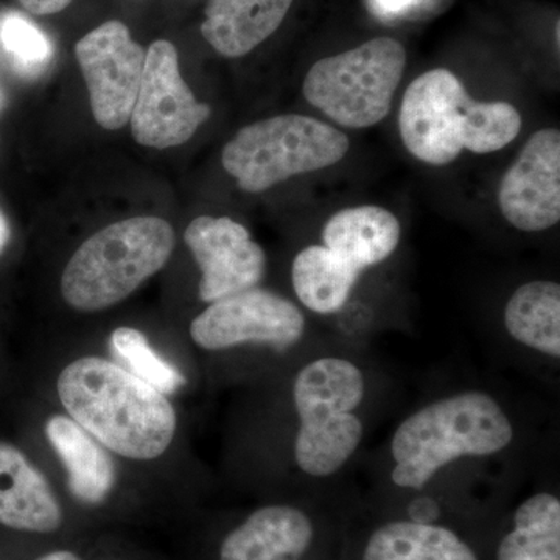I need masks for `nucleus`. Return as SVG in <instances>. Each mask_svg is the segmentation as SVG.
<instances>
[{
  "label": "nucleus",
  "mask_w": 560,
  "mask_h": 560,
  "mask_svg": "<svg viewBox=\"0 0 560 560\" xmlns=\"http://www.w3.org/2000/svg\"><path fill=\"white\" fill-rule=\"evenodd\" d=\"M57 393L66 415L121 458H161L175 440L178 416L168 397L114 361L73 360L58 375Z\"/></svg>",
  "instance_id": "obj_1"
},
{
  "label": "nucleus",
  "mask_w": 560,
  "mask_h": 560,
  "mask_svg": "<svg viewBox=\"0 0 560 560\" xmlns=\"http://www.w3.org/2000/svg\"><path fill=\"white\" fill-rule=\"evenodd\" d=\"M512 440L514 427L499 401L481 390H464L427 405L400 423L390 441L396 460L390 480L419 490L456 459L497 455Z\"/></svg>",
  "instance_id": "obj_2"
},
{
  "label": "nucleus",
  "mask_w": 560,
  "mask_h": 560,
  "mask_svg": "<svg viewBox=\"0 0 560 560\" xmlns=\"http://www.w3.org/2000/svg\"><path fill=\"white\" fill-rule=\"evenodd\" d=\"M175 248V231L158 217H135L103 228L70 257L61 296L73 311L114 307L160 272Z\"/></svg>",
  "instance_id": "obj_3"
},
{
  "label": "nucleus",
  "mask_w": 560,
  "mask_h": 560,
  "mask_svg": "<svg viewBox=\"0 0 560 560\" xmlns=\"http://www.w3.org/2000/svg\"><path fill=\"white\" fill-rule=\"evenodd\" d=\"M364 393L363 372L352 361L326 357L302 368L293 385L300 416L294 459L304 474L331 477L352 458L363 441L355 410Z\"/></svg>",
  "instance_id": "obj_4"
},
{
  "label": "nucleus",
  "mask_w": 560,
  "mask_h": 560,
  "mask_svg": "<svg viewBox=\"0 0 560 560\" xmlns=\"http://www.w3.org/2000/svg\"><path fill=\"white\" fill-rule=\"evenodd\" d=\"M348 136L301 114H282L243 127L224 145L221 164L238 189L260 194L293 176L324 171L345 160Z\"/></svg>",
  "instance_id": "obj_5"
},
{
  "label": "nucleus",
  "mask_w": 560,
  "mask_h": 560,
  "mask_svg": "<svg viewBox=\"0 0 560 560\" xmlns=\"http://www.w3.org/2000/svg\"><path fill=\"white\" fill-rule=\"evenodd\" d=\"M405 68V47L382 36L316 61L305 75L302 94L335 124L363 130L388 116Z\"/></svg>",
  "instance_id": "obj_6"
},
{
  "label": "nucleus",
  "mask_w": 560,
  "mask_h": 560,
  "mask_svg": "<svg viewBox=\"0 0 560 560\" xmlns=\"http://www.w3.org/2000/svg\"><path fill=\"white\" fill-rule=\"evenodd\" d=\"M474 98L458 77L433 69L405 91L399 130L405 149L423 164L442 167L466 150Z\"/></svg>",
  "instance_id": "obj_7"
},
{
  "label": "nucleus",
  "mask_w": 560,
  "mask_h": 560,
  "mask_svg": "<svg viewBox=\"0 0 560 560\" xmlns=\"http://www.w3.org/2000/svg\"><path fill=\"white\" fill-rule=\"evenodd\" d=\"M212 109L183 80L178 50L171 40L151 44L130 117L132 138L150 149H172L194 138Z\"/></svg>",
  "instance_id": "obj_8"
},
{
  "label": "nucleus",
  "mask_w": 560,
  "mask_h": 560,
  "mask_svg": "<svg viewBox=\"0 0 560 560\" xmlns=\"http://www.w3.org/2000/svg\"><path fill=\"white\" fill-rule=\"evenodd\" d=\"M304 331V315L293 302L257 287L210 302L190 324L195 345L212 352L241 345L289 349Z\"/></svg>",
  "instance_id": "obj_9"
},
{
  "label": "nucleus",
  "mask_w": 560,
  "mask_h": 560,
  "mask_svg": "<svg viewBox=\"0 0 560 560\" xmlns=\"http://www.w3.org/2000/svg\"><path fill=\"white\" fill-rule=\"evenodd\" d=\"M75 55L95 121L105 130H120L130 121L147 51L124 22L108 21L77 43Z\"/></svg>",
  "instance_id": "obj_10"
},
{
  "label": "nucleus",
  "mask_w": 560,
  "mask_h": 560,
  "mask_svg": "<svg viewBox=\"0 0 560 560\" xmlns=\"http://www.w3.org/2000/svg\"><path fill=\"white\" fill-rule=\"evenodd\" d=\"M184 242L200 267V300L208 304L254 289L265 278L267 254L230 217H198L186 228Z\"/></svg>",
  "instance_id": "obj_11"
},
{
  "label": "nucleus",
  "mask_w": 560,
  "mask_h": 560,
  "mask_svg": "<svg viewBox=\"0 0 560 560\" xmlns=\"http://www.w3.org/2000/svg\"><path fill=\"white\" fill-rule=\"evenodd\" d=\"M504 219L523 232H541L560 220V131L534 132L499 189Z\"/></svg>",
  "instance_id": "obj_12"
},
{
  "label": "nucleus",
  "mask_w": 560,
  "mask_h": 560,
  "mask_svg": "<svg viewBox=\"0 0 560 560\" xmlns=\"http://www.w3.org/2000/svg\"><path fill=\"white\" fill-rule=\"evenodd\" d=\"M0 525L25 533L61 528L60 501L43 471L14 445L0 441Z\"/></svg>",
  "instance_id": "obj_13"
},
{
  "label": "nucleus",
  "mask_w": 560,
  "mask_h": 560,
  "mask_svg": "<svg viewBox=\"0 0 560 560\" xmlns=\"http://www.w3.org/2000/svg\"><path fill=\"white\" fill-rule=\"evenodd\" d=\"M313 525L298 508H260L221 545L220 560H300L311 548Z\"/></svg>",
  "instance_id": "obj_14"
},
{
  "label": "nucleus",
  "mask_w": 560,
  "mask_h": 560,
  "mask_svg": "<svg viewBox=\"0 0 560 560\" xmlns=\"http://www.w3.org/2000/svg\"><path fill=\"white\" fill-rule=\"evenodd\" d=\"M293 0H209L202 38L226 58H241L278 31Z\"/></svg>",
  "instance_id": "obj_15"
},
{
  "label": "nucleus",
  "mask_w": 560,
  "mask_h": 560,
  "mask_svg": "<svg viewBox=\"0 0 560 560\" xmlns=\"http://www.w3.org/2000/svg\"><path fill=\"white\" fill-rule=\"evenodd\" d=\"M46 436L60 456L70 492L86 504L108 499L117 482V469L108 448L68 415L51 416Z\"/></svg>",
  "instance_id": "obj_16"
},
{
  "label": "nucleus",
  "mask_w": 560,
  "mask_h": 560,
  "mask_svg": "<svg viewBox=\"0 0 560 560\" xmlns=\"http://www.w3.org/2000/svg\"><path fill=\"white\" fill-rule=\"evenodd\" d=\"M400 237V221L378 206L342 209L323 230L324 246L361 272L393 256Z\"/></svg>",
  "instance_id": "obj_17"
},
{
  "label": "nucleus",
  "mask_w": 560,
  "mask_h": 560,
  "mask_svg": "<svg viewBox=\"0 0 560 560\" xmlns=\"http://www.w3.org/2000/svg\"><path fill=\"white\" fill-rule=\"evenodd\" d=\"M504 327L515 341L545 355L560 357V285L534 280L514 291L504 307Z\"/></svg>",
  "instance_id": "obj_18"
},
{
  "label": "nucleus",
  "mask_w": 560,
  "mask_h": 560,
  "mask_svg": "<svg viewBox=\"0 0 560 560\" xmlns=\"http://www.w3.org/2000/svg\"><path fill=\"white\" fill-rule=\"evenodd\" d=\"M361 271L324 245L307 246L294 257L291 282L308 311L330 315L348 302Z\"/></svg>",
  "instance_id": "obj_19"
},
{
  "label": "nucleus",
  "mask_w": 560,
  "mask_h": 560,
  "mask_svg": "<svg viewBox=\"0 0 560 560\" xmlns=\"http://www.w3.org/2000/svg\"><path fill=\"white\" fill-rule=\"evenodd\" d=\"M363 560H478L453 530L420 522H390L372 534Z\"/></svg>",
  "instance_id": "obj_20"
},
{
  "label": "nucleus",
  "mask_w": 560,
  "mask_h": 560,
  "mask_svg": "<svg viewBox=\"0 0 560 560\" xmlns=\"http://www.w3.org/2000/svg\"><path fill=\"white\" fill-rule=\"evenodd\" d=\"M497 560H560V501L540 492L523 501L514 528L500 541Z\"/></svg>",
  "instance_id": "obj_21"
},
{
  "label": "nucleus",
  "mask_w": 560,
  "mask_h": 560,
  "mask_svg": "<svg viewBox=\"0 0 560 560\" xmlns=\"http://www.w3.org/2000/svg\"><path fill=\"white\" fill-rule=\"evenodd\" d=\"M114 352L127 364V370L150 383L165 396L186 385V378L167 360L158 355L142 331L135 327H119L110 335Z\"/></svg>",
  "instance_id": "obj_22"
},
{
  "label": "nucleus",
  "mask_w": 560,
  "mask_h": 560,
  "mask_svg": "<svg viewBox=\"0 0 560 560\" xmlns=\"http://www.w3.org/2000/svg\"><path fill=\"white\" fill-rule=\"evenodd\" d=\"M0 44L14 68L22 73H39L54 58V46L46 33L20 13L0 20Z\"/></svg>",
  "instance_id": "obj_23"
},
{
  "label": "nucleus",
  "mask_w": 560,
  "mask_h": 560,
  "mask_svg": "<svg viewBox=\"0 0 560 560\" xmlns=\"http://www.w3.org/2000/svg\"><path fill=\"white\" fill-rule=\"evenodd\" d=\"M21 5L32 14L47 16V14L60 13L68 9L72 0H20Z\"/></svg>",
  "instance_id": "obj_24"
},
{
  "label": "nucleus",
  "mask_w": 560,
  "mask_h": 560,
  "mask_svg": "<svg viewBox=\"0 0 560 560\" xmlns=\"http://www.w3.org/2000/svg\"><path fill=\"white\" fill-rule=\"evenodd\" d=\"M415 0H375V5L385 13H396L410 7Z\"/></svg>",
  "instance_id": "obj_25"
},
{
  "label": "nucleus",
  "mask_w": 560,
  "mask_h": 560,
  "mask_svg": "<svg viewBox=\"0 0 560 560\" xmlns=\"http://www.w3.org/2000/svg\"><path fill=\"white\" fill-rule=\"evenodd\" d=\"M11 237L10 224L7 217L3 215L2 210H0V254L3 253V249L9 245Z\"/></svg>",
  "instance_id": "obj_26"
},
{
  "label": "nucleus",
  "mask_w": 560,
  "mask_h": 560,
  "mask_svg": "<svg viewBox=\"0 0 560 560\" xmlns=\"http://www.w3.org/2000/svg\"><path fill=\"white\" fill-rule=\"evenodd\" d=\"M38 560H81L79 556L73 555L70 551H54L49 552V555L43 556Z\"/></svg>",
  "instance_id": "obj_27"
}]
</instances>
